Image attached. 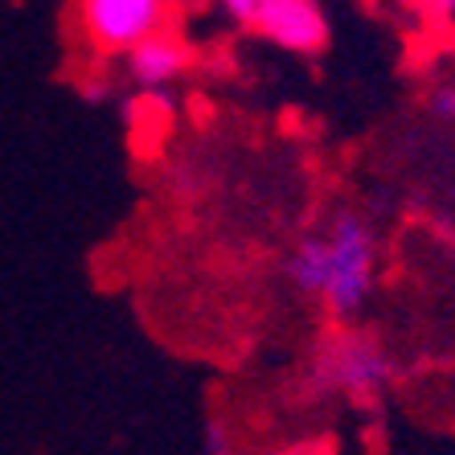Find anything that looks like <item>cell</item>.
<instances>
[{"label":"cell","instance_id":"cell-1","mask_svg":"<svg viewBox=\"0 0 455 455\" xmlns=\"http://www.w3.org/2000/svg\"><path fill=\"white\" fill-rule=\"evenodd\" d=\"M283 271L299 296L320 299L332 320L365 312L378 283V238L357 210H337L324 226L307 230L287 251Z\"/></svg>","mask_w":455,"mask_h":455},{"label":"cell","instance_id":"cell-2","mask_svg":"<svg viewBox=\"0 0 455 455\" xmlns=\"http://www.w3.org/2000/svg\"><path fill=\"white\" fill-rule=\"evenodd\" d=\"M394 373L390 353L381 340L357 329H337L320 340L307 361V390L320 398H373L386 390Z\"/></svg>","mask_w":455,"mask_h":455},{"label":"cell","instance_id":"cell-3","mask_svg":"<svg viewBox=\"0 0 455 455\" xmlns=\"http://www.w3.org/2000/svg\"><path fill=\"white\" fill-rule=\"evenodd\" d=\"M78 29L99 53H132L169 29V0H78Z\"/></svg>","mask_w":455,"mask_h":455},{"label":"cell","instance_id":"cell-4","mask_svg":"<svg viewBox=\"0 0 455 455\" xmlns=\"http://www.w3.org/2000/svg\"><path fill=\"white\" fill-rule=\"evenodd\" d=\"M254 29L291 53H316L329 42V17L320 0H263Z\"/></svg>","mask_w":455,"mask_h":455},{"label":"cell","instance_id":"cell-5","mask_svg":"<svg viewBox=\"0 0 455 455\" xmlns=\"http://www.w3.org/2000/svg\"><path fill=\"white\" fill-rule=\"evenodd\" d=\"M127 58V75H132V83L148 86V91H164V86H172L185 70H189V45L180 42L177 33H156V37H148V42H140L132 53H124Z\"/></svg>","mask_w":455,"mask_h":455},{"label":"cell","instance_id":"cell-6","mask_svg":"<svg viewBox=\"0 0 455 455\" xmlns=\"http://www.w3.org/2000/svg\"><path fill=\"white\" fill-rule=\"evenodd\" d=\"M202 455H234V431L222 419H210L202 431Z\"/></svg>","mask_w":455,"mask_h":455},{"label":"cell","instance_id":"cell-7","mask_svg":"<svg viewBox=\"0 0 455 455\" xmlns=\"http://www.w3.org/2000/svg\"><path fill=\"white\" fill-rule=\"evenodd\" d=\"M218 9L238 25H254L259 21V9H263V0H218Z\"/></svg>","mask_w":455,"mask_h":455},{"label":"cell","instance_id":"cell-8","mask_svg":"<svg viewBox=\"0 0 455 455\" xmlns=\"http://www.w3.org/2000/svg\"><path fill=\"white\" fill-rule=\"evenodd\" d=\"M427 107H431L435 119H455V86H439L427 95Z\"/></svg>","mask_w":455,"mask_h":455},{"label":"cell","instance_id":"cell-9","mask_svg":"<svg viewBox=\"0 0 455 455\" xmlns=\"http://www.w3.org/2000/svg\"><path fill=\"white\" fill-rule=\"evenodd\" d=\"M419 4H427L435 12H455V0H419Z\"/></svg>","mask_w":455,"mask_h":455},{"label":"cell","instance_id":"cell-10","mask_svg":"<svg viewBox=\"0 0 455 455\" xmlns=\"http://www.w3.org/2000/svg\"><path fill=\"white\" fill-rule=\"evenodd\" d=\"M180 4H189V9H202L205 0H180Z\"/></svg>","mask_w":455,"mask_h":455}]
</instances>
